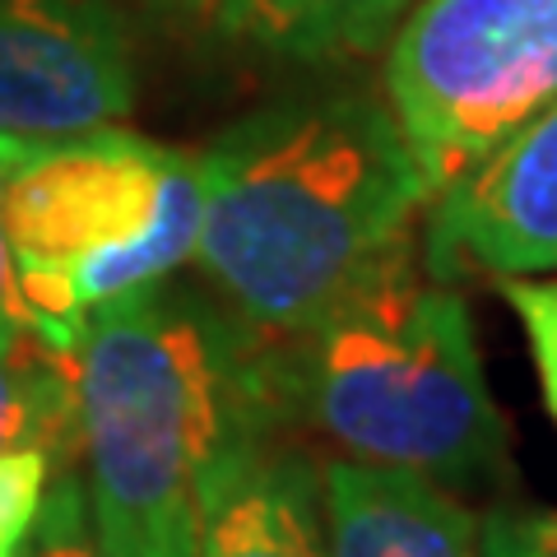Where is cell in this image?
<instances>
[{"mask_svg":"<svg viewBox=\"0 0 557 557\" xmlns=\"http://www.w3.org/2000/svg\"><path fill=\"white\" fill-rule=\"evenodd\" d=\"M57 456L42 446L0 450V557H24L33 525H38L42 497L57 474Z\"/></svg>","mask_w":557,"mask_h":557,"instance_id":"obj_12","label":"cell"},{"mask_svg":"<svg viewBox=\"0 0 557 557\" xmlns=\"http://www.w3.org/2000/svg\"><path fill=\"white\" fill-rule=\"evenodd\" d=\"M260 381L278 428H302L348 460L413 469L450 493L511 474L469 302L423 270L418 242L298 335L260 339Z\"/></svg>","mask_w":557,"mask_h":557,"instance_id":"obj_3","label":"cell"},{"mask_svg":"<svg viewBox=\"0 0 557 557\" xmlns=\"http://www.w3.org/2000/svg\"><path fill=\"white\" fill-rule=\"evenodd\" d=\"M200 153V284L251 330L284 339L418 242L432 190L386 98L321 84L270 98Z\"/></svg>","mask_w":557,"mask_h":557,"instance_id":"obj_1","label":"cell"},{"mask_svg":"<svg viewBox=\"0 0 557 557\" xmlns=\"http://www.w3.org/2000/svg\"><path fill=\"white\" fill-rule=\"evenodd\" d=\"M418 256L432 278L557 274V98L432 196Z\"/></svg>","mask_w":557,"mask_h":557,"instance_id":"obj_7","label":"cell"},{"mask_svg":"<svg viewBox=\"0 0 557 557\" xmlns=\"http://www.w3.org/2000/svg\"><path fill=\"white\" fill-rule=\"evenodd\" d=\"M42 446L57 465H79L70 358L28 339L20 358H0V450Z\"/></svg>","mask_w":557,"mask_h":557,"instance_id":"obj_11","label":"cell"},{"mask_svg":"<svg viewBox=\"0 0 557 557\" xmlns=\"http://www.w3.org/2000/svg\"><path fill=\"white\" fill-rule=\"evenodd\" d=\"M186 557H325L321 460L288 437H247L228 450Z\"/></svg>","mask_w":557,"mask_h":557,"instance_id":"obj_9","label":"cell"},{"mask_svg":"<svg viewBox=\"0 0 557 557\" xmlns=\"http://www.w3.org/2000/svg\"><path fill=\"white\" fill-rule=\"evenodd\" d=\"M381 98L437 196L557 98V0H413Z\"/></svg>","mask_w":557,"mask_h":557,"instance_id":"obj_5","label":"cell"},{"mask_svg":"<svg viewBox=\"0 0 557 557\" xmlns=\"http://www.w3.org/2000/svg\"><path fill=\"white\" fill-rule=\"evenodd\" d=\"M139 38L121 0H0V135L61 139L131 121Z\"/></svg>","mask_w":557,"mask_h":557,"instance_id":"obj_6","label":"cell"},{"mask_svg":"<svg viewBox=\"0 0 557 557\" xmlns=\"http://www.w3.org/2000/svg\"><path fill=\"white\" fill-rule=\"evenodd\" d=\"M24 557H108L98 544L94 516H89V493H84L79 465H65L51 474V487L42 497L38 525H33Z\"/></svg>","mask_w":557,"mask_h":557,"instance_id":"obj_13","label":"cell"},{"mask_svg":"<svg viewBox=\"0 0 557 557\" xmlns=\"http://www.w3.org/2000/svg\"><path fill=\"white\" fill-rule=\"evenodd\" d=\"M479 557H557V511L493 507L479 516Z\"/></svg>","mask_w":557,"mask_h":557,"instance_id":"obj_15","label":"cell"},{"mask_svg":"<svg viewBox=\"0 0 557 557\" xmlns=\"http://www.w3.org/2000/svg\"><path fill=\"white\" fill-rule=\"evenodd\" d=\"M200 153L121 126L24 139L5 182V242L33 339L70 358L98 307L190 265Z\"/></svg>","mask_w":557,"mask_h":557,"instance_id":"obj_4","label":"cell"},{"mask_svg":"<svg viewBox=\"0 0 557 557\" xmlns=\"http://www.w3.org/2000/svg\"><path fill=\"white\" fill-rule=\"evenodd\" d=\"M321 525L325 557H479V516L413 469L325 460Z\"/></svg>","mask_w":557,"mask_h":557,"instance_id":"obj_10","label":"cell"},{"mask_svg":"<svg viewBox=\"0 0 557 557\" xmlns=\"http://www.w3.org/2000/svg\"><path fill=\"white\" fill-rule=\"evenodd\" d=\"M20 149H24V139L0 135V358H20L28 348V339H33L20 284H14L10 242H5V182H10V168H14V159H20Z\"/></svg>","mask_w":557,"mask_h":557,"instance_id":"obj_16","label":"cell"},{"mask_svg":"<svg viewBox=\"0 0 557 557\" xmlns=\"http://www.w3.org/2000/svg\"><path fill=\"white\" fill-rule=\"evenodd\" d=\"M79 474L108 557H186L228 450L288 437L260 339L205 284L159 278L98 307L70 348Z\"/></svg>","mask_w":557,"mask_h":557,"instance_id":"obj_2","label":"cell"},{"mask_svg":"<svg viewBox=\"0 0 557 557\" xmlns=\"http://www.w3.org/2000/svg\"><path fill=\"white\" fill-rule=\"evenodd\" d=\"M139 38L196 57L330 70L386 47L413 0H121Z\"/></svg>","mask_w":557,"mask_h":557,"instance_id":"obj_8","label":"cell"},{"mask_svg":"<svg viewBox=\"0 0 557 557\" xmlns=\"http://www.w3.org/2000/svg\"><path fill=\"white\" fill-rule=\"evenodd\" d=\"M497 284H502V298H507L511 317L525 330L539 391H544V405L557 423V278L525 274V278H497Z\"/></svg>","mask_w":557,"mask_h":557,"instance_id":"obj_14","label":"cell"}]
</instances>
